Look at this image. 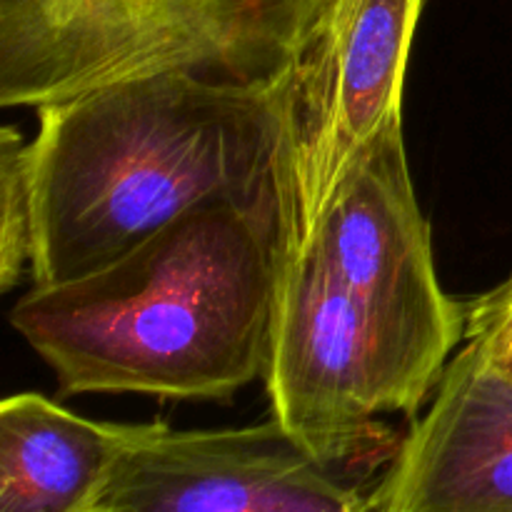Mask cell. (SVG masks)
<instances>
[{"mask_svg":"<svg viewBox=\"0 0 512 512\" xmlns=\"http://www.w3.org/2000/svg\"><path fill=\"white\" fill-rule=\"evenodd\" d=\"M465 335V303L435 270L400 118L370 145L310 243L278 265L270 413L343 473L385 443L380 418L418 415Z\"/></svg>","mask_w":512,"mask_h":512,"instance_id":"1","label":"cell"},{"mask_svg":"<svg viewBox=\"0 0 512 512\" xmlns=\"http://www.w3.org/2000/svg\"><path fill=\"white\" fill-rule=\"evenodd\" d=\"M275 205L218 198L105 268L33 285L10 313L65 395L228 400L265 375Z\"/></svg>","mask_w":512,"mask_h":512,"instance_id":"2","label":"cell"},{"mask_svg":"<svg viewBox=\"0 0 512 512\" xmlns=\"http://www.w3.org/2000/svg\"><path fill=\"white\" fill-rule=\"evenodd\" d=\"M35 110V285L85 278L210 200L275 205L273 85L158 73Z\"/></svg>","mask_w":512,"mask_h":512,"instance_id":"3","label":"cell"},{"mask_svg":"<svg viewBox=\"0 0 512 512\" xmlns=\"http://www.w3.org/2000/svg\"><path fill=\"white\" fill-rule=\"evenodd\" d=\"M315 0H0V103L158 73L273 85Z\"/></svg>","mask_w":512,"mask_h":512,"instance_id":"4","label":"cell"},{"mask_svg":"<svg viewBox=\"0 0 512 512\" xmlns=\"http://www.w3.org/2000/svg\"><path fill=\"white\" fill-rule=\"evenodd\" d=\"M425 0H315L273 83L278 265L318 230L338 190L390 123Z\"/></svg>","mask_w":512,"mask_h":512,"instance_id":"5","label":"cell"},{"mask_svg":"<svg viewBox=\"0 0 512 512\" xmlns=\"http://www.w3.org/2000/svg\"><path fill=\"white\" fill-rule=\"evenodd\" d=\"M90 512H375V498L270 415L220 430L130 425Z\"/></svg>","mask_w":512,"mask_h":512,"instance_id":"6","label":"cell"},{"mask_svg":"<svg viewBox=\"0 0 512 512\" xmlns=\"http://www.w3.org/2000/svg\"><path fill=\"white\" fill-rule=\"evenodd\" d=\"M375 512H512V378L465 340L373 488Z\"/></svg>","mask_w":512,"mask_h":512,"instance_id":"7","label":"cell"},{"mask_svg":"<svg viewBox=\"0 0 512 512\" xmlns=\"http://www.w3.org/2000/svg\"><path fill=\"white\" fill-rule=\"evenodd\" d=\"M128 430L38 393L8 395L0 405V512H90Z\"/></svg>","mask_w":512,"mask_h":512,"instance_id":"8","label":"cell"},{"mask_svg":"<svg viewBox=\"0 0 512 512\" xmlns=\"http://www.w3.org/2000/svg\"><path fill=\"white\" fill-rule=\"evenodd\" d=\"M33 265V198L28 140L18 128L0 133V290L8 293Z\"/></svg>","mask_w":512,"mask_h":512,"instance_id":"9","label":"cell"},{"mask_svg":"<svg viewBox=\"0 0 512 512\" xmlns=\"http://www.w3.org/2000/svg\"><path fill=\"white\" fill-rule=\"evenodd\" d=\"M465 310H468L465 340L478 345L495 368L512 378V275L488 293L465 303Z\"/></svg>","mask_w":512,"mask_h":512,"instance_id":"10","label":"cell"}]
</instances>
